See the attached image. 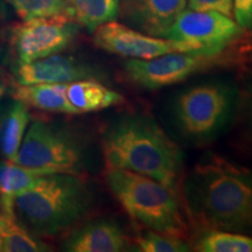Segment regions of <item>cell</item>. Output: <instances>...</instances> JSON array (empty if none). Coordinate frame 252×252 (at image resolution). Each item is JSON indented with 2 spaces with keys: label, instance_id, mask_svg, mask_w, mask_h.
Instances as JSON below:
<instances>
[{
  "label": "cell",
  "instance_id": "cell-1",
  "mask_svg": "<svg viewBox=\"0 0 252 252\" xmlns=\"http://www.w3.org/2000/svg\"><path fill=\"white\" fill-rule=\"evenodd\" d=\"M188 214L207 229L251 234L252 172L209 153L182 187Z\"/></svg>",
  "mask_w": 252,
  "mask_h": 252
},
{
  "label": "cell",
  "instance_id": "cell-2",
  "mask_svg": "<svg viewBox=\"0 0 252 252\" xmlns=\"http://www.w3.org/2000/svg\"><path fill=\"white\" fill-rule=\"evenodd\" d=\"M102 149L106 168L146 175L184 197V156L152 117L124 115L116 119L103 135Z\"/></svg>",
  "mask_w": 252,
  "mask_h": 252
},
{
  "label": "cell",
  "instance_id": "cell-3",
  "mask_svg": "<svg viewBox=\"0 0 252 252\" xmlns=\"http://www.w3.org/2000/svg\"><path fill=\"white\" fill-rule=\"evenodd\" d=\"M93 202L82 175L43 174L33 187L14 196L12 210L36 236L53 237L81 220Z\"/></svg>",
  "mask_w": 252,
  "mask_h": 252
},
{
  "label": "cell",
  "instance_id": "cell-4",
  "mask_svg": "<svg viewBox=\"0 0 252 252\" xmlns=\"http://www.w3.org/2000/svg\"><path fill=\"white\" fill-rule=\"evenodd\" d=\"M106 184L127 215L145 229L186 239L188 212L184 197L161 182L126 169L106 168Z\"/></svg>",
  "mask_w": 252,
  "mask_h": 252
},
{
  "label": "cell",
  "instance_id": "cell-5",
  "mask_svg": "<svg viewBox=\"0 0 252 252\" xmlns=\"http://www.w3.org/2000/svg\"><path fill=\"white\" fill-rule=\"evenodd\" d=\"M13 162L40 174L82 175L83 150L68 131L34 122L25 133Z\"/></svg>",
  "mask_w": 252,
  "mask_h": 252
},
{
  "label": "cell",
  "instance_id": "cell-6",
  "mask_svg": "<svg viewBox=\"0 0 252 252\" xmlns=\"http://www.w3.org/2000/svg\"><path fill=\"white\" fill-rule=\"evenodd\" d=\"M234 103L235 91L228 84H200L179 94L174 104L175 119L186 137L207 140L225 125Z\"/></svg>",
  "mask_w": 252,
  "mask_h": 252
},
{
  "label": "cell",
  "instance_id": "cell-7",
  "mask_svg": "<svg viewBox=\"0 0 252 252\" xmlns=\"http://www.w3.org/2000/svg\"><path fill=\"white\" fill-rule=\"evenodd\" d=\"M243 31L234 19L219 12L185 9L167 32L165 39L184 43L191 54L219 56Z\"/></svg>",
  "mask_w": 252,
  "mask_h": 252
},
{
  "label": "cell",
  "instance_id": "cell-8",
  "mask_svg": "<svg viewBox=\"0 0 252 252\" xmlns=\"http://www.w3.org/2000/svg\"><path fill=\"white\" fill-rule=\"evenodd\" d=\"M75 23L65 17L28 19L12 27L11 48L20 63L59 54L76 35Z\"/></svg>",
  "mask_w": 252,
  "mask_h": 252
},
{
  "label": "cell",
  "instance_id": "cell-9",
  "mask_svg": "<svg viewBox=\"0 0 252 252\" xmlns=\"http://www.w3.org/2000/svg\"><path fill=\"white\" fill-rule=\"evenodd\" d=\"M219 56L173 52L150 60L130 59L124 64L126 77L144 89H160L187 80L212 67Z\"/></svg>",
  "mask_w": 252,
  "mask_h": 252
},
{
  "label": "cell",
  "instance_id": "cell-10",
  "mask_svg": "<svg viewBox=\"0 0 252 252\" xmlns=\"http://www.w3.org/2000/svg\"><path fill=\"white\" fill-rule=\"evenodd\" d=\"M94 42L99 49L127 59L150 60L168 53H190L184 43L141 33L115 20L94 31Z\"/></svg>",
  "mask_w": 252,
  "mask_h": 252
},
{
  "label": "cell",
  "instance_id": "cell-11",
  "mask_svg": "<svg viewBox=\"0 0 252 252\" xmlns=\"http://www.w3.org/2000/svg\"><path fill=\"white\" fill-rule=\"evenodd\" d=\"M187 0H119V14L141 33L165 37Z\"/></svg>",
  "mask_w": 252,
  "mask_h": 252
},
{
  "label": "cell",
  "instance_id": "cell-12",
  "mask_svg": "<svg viewBox=\"0 0 252 252\" xmlns=\"http://www.w3.org/2000/svg\"><path fill=\"white\" fill-rule=\"evenodd\" d=\"M15 81L21 86L36 83H69L94 78L96 71L71 56L54 54L35 61L24 62L14 70Z\"/></svg>",
  "mask_w": 252,
  "mask_h": 252
},
{
  "label": "cell",
  "instance_id": "cell-13",
  "mask_svg": "<svg viewBox=\"0 0 252 252\" xmlns=\"http://www.w3.org/2000/svg\"><path fill=\"white\" fill-rule=\"evenodd\" d=\"M128 238L113 220H99L75 230L63 244L69 252H121L127 250Z\"/></svg>",
  "mask_w": 252,
  "mask_h": 252
},
{
  "label": "cell",
  "instance_id": "cell-14",
  "mask_svg": "<svg viewBox=\"0 0 252 252\" xmlns=\"http://www.w3.org/2000/svg\"><path fill=\"white\" fill-rule=\"evenodd\" d=\"M65 93L69 103L77 115L121 105L125 100L121 94L99 83L94 78L69 82Z\"/></svg>",
  "mask_w": 252,
  "mask_h": 252
},
{
  "label": "cell",
  "instance_id": "cell-15",
  "mask_svg": "<svg viewBox=\"0 0 252 252\" xmlns=\"http://www.w3.org/2000/svg\"><path fill=\"white\" fill-rule=\"evenodd\" d=\"M67 83L17 84L12 90V97L31 108L48 112L77 115L67 98Z\"/></svg>",
  "mask_w": 252,
  "mask_h": 252
},
{
  "label": "cell",
  "instance_id": "cell-16",
  "mask_svg": "<svg viewBox=\"0 0 252 252\" xmlns=\"http://www.w3.org/2000/svg\"><path fill=\"white\" fill-rule=\"evenodd\" d=\"M49 250L48 245L25 228L13 213L0 212V251L43 252Z\"/></svg>",
  "mask_w": 252,
  "mask_h": 252
},
{
  "label": "cell",
  "instance_id": "cell-17",
  "mask_svg": "<svg viewBox=\"0 0 252 252\" xmlns=\"http://www.w3.org/2000/svg\"><path fill=\"white\" fill-rule=\"evenodd\" d=\"M30 119L27 105L18 100L8 106L0 118V150L9 161L17 157Z\"/></svg>",
  "mask_w": 252,
  "mask_h": 252
},
{
  "label": "cell",
  "instance_id": "cell-18",
  "mask_svg": "<svg viewBox=\"0 0 252 252\" xmlns=\"http://www.w3.org/2000/svg\"><path fill=\"white\" fill-rule=\"evenodd\" d=\"M42 175L9 160L0 166V212L13 213L14 196L33 187Z\"/></svg>",
  "mask_w": 252,
  "mask_h": 252
},
{
  "label": "cell",
  "instance_id": "cell-19",
  "mask_svg": "<svg viewBox=\"0 0 252 252\" xmlns=\"http://www.w3.org/2000/svg\"><path fill=\"white\" fill-rule=\"evenodd\" d=\"M70 5L75 21L90 32L113 21L119 14V0H72Z\"/></svg>",
  "mask_w": 252,
  "mask_h": 252
},
{
  "label": "cell",
  "instance_id": "cell-20",
  "mask_svg": "<svg viewBox=\"0 0 252 252\" xmlns=\"http://www.w3.org/2000/svg\"><path fill=\"white\" fill-rule=\"evenodd\" d=\"M193 248L200 252H252V237L239 232L207 229Z\"/></svg>",
  "mask_w": 252,
  "mask_h": 252
},
{
  "label": "cell",
  "instance_id": "cell-21",
  "mask_svg": "<svg viewBox=\"0 0 252 252\" xmlns=\"http://www.w3.org/2000/svg\"><path fill=\"white\" fill-rule=\"evenodd\" d=\"M24 20L33 18L65 17L74 19V11L67 0H5ZM75 20V19H74Z\"/></svg>",
  "mask_w": 252,
  "mask_h": 252
},
{
  "label": "cell",
  "instance_id": "cell-22",
  "mask_svg": "<svg viewBox=\"0 0 252 252\" xmlns=\"http://www.w3.org/2000/svg\"><path fill=\"white\" fill-rule=\"evenodd\" d=\"M133 243L138 251L143 252H188L193 250L191 245L184 238L160 234L149 229L135 236Z\"/></svg>",
  "mask_w": 252,
  "mask_h": 252
},
{
  "label": "cell",
  "instance_id": "cell-23",
  "mask_svg": "<svg viewBox=\"0 0 252 252\" xmlns=\"http://www.w3.org/2000/svg\"><path fill=\"white\" fill-rule=\"evenodd\" d=\"M187 6L194 11H215L234 19L232 0H187Z\"/></svg>",
  "mask_w": 252,
  "mask_h": 252
},
{
  "label": "cell",
  "instance_id": "cell-24",
  "mask_svg": "<svg viewBox=\"0 0 252 252\" xmlns=\"http://www.w3.org/2000/svg\"><path fill=\"white\" fill-rule=\"evenodd\" d=\"M235 21L243 30H252V0H232Z\"/></svg>",
  "mask_w": 252,
  "mask_h": 252
},
{
  "label": "cell",
  "instance_id": "cell-25",
  "mask_svg": "<svg viewBox=\"0 0 252 252\" xmlns=\"http://www.w3.org/2000/svg\"><path fill=\"white\" fill-rule=\"evenodd\" d=\"M7 87H8L7 81H6L2 76H0V98L5 94L6 90H7Z\"/></svg>",
  "mask_w": 252,
  "mask_h": 252
},
{
  "label": "cell",
  "instance_id": "cell-26",
  "mask_svg": "<svg viewBox=\"0 0 252 252\" xmlns=\"http://www.w3.org/2000/svg\"><path fill=\"white\" fill-rule=\"evenodd\" d=\"M250 117L252 122V90H251V100H250Z\"/></svg>",
  "mask_w": 252,
  "mask_h": 252
},
{
  "label": "cell",
  "instance_id": "cell-27",
  "mask_svg": "<svg viewBox=\"0 0 252 252\" xmlns=\"http://www.w3.org/2000/svg\"><path fill=\"white\" fill-rule=\"evenodd\" d=\"M67 1L69 2V4H71V2H72V0H67Z\"/></svg>",
  "mask_w": 252,
  "mask_h": 252
}]
</instances>
